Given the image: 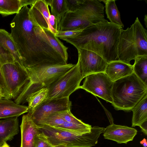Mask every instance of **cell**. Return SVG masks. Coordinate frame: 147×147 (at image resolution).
Wrapping results in <instances>:
<instances>
[{
	"label": "cell",
	"mask_w": 147,
	"mask_h": 147,
	"mask_svg": "<svg viewBox=\"0 0 147 147\" xmlns=\"http://www.w3.org/2000/svg\"><path fill=\"white\" fill-rule=\"evenodd\" d=\"M29 8L23 7L10 24V35L21 57L24 67L65 65L66 61L52 45V33L40 26L29 16Z\"/></svg>",
	"instance_id": "obj_1"
},
{
	"label": "cell",
	"mask_w": 147,
	"mask_h": 147,
	"mask_svg": "<svg viewBox=\"0 0 147 147\" xmlns=\"http://www.w3.org/2000/svg\"><path fill=\"white\" fill-rule=\"evenodd\" d=\"M122 28L110 22H100L86 28L75 37L61 39L77 49H82L94 52L109 63L119 60L118 44Z\"/></svg>",
	"instance_id": "obj_2"
},
{
	"label": "cell",
	"mask_w": 147,
	"mask_h": 147,
	"mask_svg": "<svg viewBox=\"0 0 147 147\" xmlns=\"http://www.w3.org/2000/svg\"><path fill=\"white\" fill-rule=\"evenodd\" d=\"M147 93V85L134 73L113 82L111 103L117 110L132 111Z\"/></svg>",
	"instance_id": "obj_3"
},
{
	"label": "cell",
	"mask_w": 147,
	"mask_h": 147,
	"mask_svg": "<svg viewBox=\"0 0 147 147\" xmlns=\"http://www.w3.org/2000/svg\"><path fill=\"white\" fill-rule=\"evenodd\" d=\"M118 54L119 60L129 64L138 56L147 55V30L138 17L130 28L121 29Z\"/></svg>",
	"instance_id": "obj_4"
},
{
	"label": "cell",
	"mask_w": 147,
	"mask_h": 147,
	"mask_svg": "<svg viewBox=\"0 0 147 147\" xmlns=\"http://www.w3.org/2000/svg\"><path fill=\"white\" fill-rule=\"evenodd\" d=\"M39 126V132L53 146L63 144L67 147H91L95 146L100 135L105 129L95 126L92 127L90 132L82 134L57 127Z\"/></svg>",
	"instance_id": "obj_5"
},
{
	"label": "cell",
	"mask_w": 147,
	"mask_h": 147,
	"mask_svg": "<svg viewBox=\"0 0 147 147\" xmlns=\"http://www.w3.org/2000/svg\"><path fill=\"white\" fill-rule=\"evenodd\" d=\"M83 78L78 60L77 63L73 67L47 87L48 93L45 101L55 98L69 97L72 93L79 89Z\"/></svg>",
	"instance_id": "obj_6"
},
{
	"label": "cell",
	"mask_w": 147,
	"mask_h": 147,
	"mask_svg": "<svg viewBox=\"0 0 147 147\" xmlns=\"http://www.w3.org/2000/svg\"><path fill=\"white\" fill-rule=\"evenodd\" d=\"M3 78L10 99L16 98L29 80L27 70L18 62L2 65Z\"/></svg>",
	"instance_id": "obj_7"
},
{
	"label": "cell",
	"mask_w": 147,
	"mask_h": 147,
	"mask_svg": "<svg viewBox=\"0 0 147 147\" xmlns=\"http://www.w3.org/2000/svg\"><path fill=\"white\" fill-rule=\"evenodd\" d=\"M75 65L69 63L44 65L26 69L29 77V81L41 83L47 87L67 72Z\"/></svg>",
	"instance_id": "obj_8"
},
{
	"label": "cell",
	"mask_w": 147,
	"mask_h": 147,
	"mask_svg": "<svg viewBox=\"0 0 147 147\" xmlns=\"http://www.w3.org/2000/svg\"><path fill=\"white\" fill-rule=\"evenodd\" d=\"M79 88L84 90L112 103L111 91L113 82L103 72L87 76Z\"/></svg>",
	"instance_id": "obj_9"
},
{
	"label": "cell",
	"mask_w": 147,
	"mask_h": 147,
	"mask_svg": "<svg viewBox=\"0 0 147 147\" xmlns=\"http://www.w3.org/2000/svg\"><path fill=\"white\" fill-rule=\"evenodd\" d=\"M77 49L80 68L83 78L92 74L105 72L108 63L100 56L84 49Z\"/></svg>",
	"instance_id": "obj_10"
},
{
	"label": "cell",
	"mask_w": 147,
	"mask_h": 147,
	"mask_svg": "<svg viewBox=\"0 0 147 147\" xmlns=\"http://www.w3.org/2000/svg\"><path fill=\"white\" fill-rule=\"evenodd\" d=\"M71 102L69 97L55 98L45 101L34 110L28 111L34 122L51 114L71 110Z\"/></svg>",
	"instance_id": "obj_11"
},
{
	"label": "cell",
	"mask_w": 147,
	"mask_h": 147,
	"mask_svg": "<svg viewBox=\"0 0 147 147\" xmlns=\"http://www.w3.org/2000/svg\"><path fill=\"white\" fill-rule=\"evenodd\" d=\"M137 132V130L134 128L113 123L105 128L103 136L104 138L118 144H126L133 140Z\"/></svg>",
	"instance_id": "obj_12"
},
{
	"label": "cell",
	"mask_w": 147,
	"mask_h": 147,
	"mask_svg": "<svg viewBox=\"0 0 147 147\" xmlns=\"http://www.w3.org/2000/svg\"><path fill=\"white\" fill-rule=\"evenodd\" d=\"M28 14L30 18L40 26L54 34L49 23L51 14L45 0H36L29 8Z\"/></svg>",
	"instance_id": "obj_13"
},
{
	"label": "cell",
	"mask_w": 147,
	"mask_h": 147,
	"mask_svg": "<svg viewBox=\"0 0 147 147\" xmlns=\"http://www.w3.org/2000/svg\"><path fill=\"white\" fill-rule=\"evenodd\" d=\"M20 127L21 136L20 147H35V138L39 133V126L34 122L28 113L22 116Z\"/></svg>",
	"instance_id": "obj_14"
},
{
	"label": "cell",
	"mask_w": 147,
	"mask_h": 147,
	"mask_svg": "<svg viewBox=\"0 0 147 147\" xmlns=\"http://www.w3.org/2000/svg\"><path fill=\"white\" fill-rule=\"evenodd\" d=\"M90 26L77 11H67L59 23L58 31L80 28L84 29Z\"/></svg>",
	"instance_id": "obj_15"
},
{
	"label": "cell",
	"mask_w": 147,
	"mask_h": 147,
	"mask_svg": "<svg viewBox=\"0 0 147 147\" xmlns=\"http://www.w3.org/2000/svg\"><path fill=\"white\" fill-rule=\"evenodd\" d=\"M105 73L113 82L133 73V65L119 60L108 63Z\"/></svg>",
	"instance_id": "obj_16"
},
{
	"label": "cell",
	"mask_w": 147,
	"mask_h": 147,
	"mask_svg": "<svg viewBox=\"0 0 147 147\" xmlns=\"http://www.w3.org/2000/svg\"><path fill=\"white\" fill-rule=\"evenodd\" d=\"M19 132V119L14 117L0 120V147Z\"/></svg>",
	"instance_id": "obj_17"
},
{
	"label": "cell",
	"mask_w": 147,
	"mask_h": 147,
	"mask_svg": "<svg viewBox=\"0 0 147 147\" xmlns=\"http://www.w3.org/2000/svg\"><path fill=\"white\" fill-rule=\"evenodd\" d=\"M28 111V106L18 105L10 99H0V119L18 117Z\"/></svg>",
	"instance_id": "obj_18"
},
{
	"label": "cell",
	"mask_w": 147,
	"mask_h": 147,
	"mask_svg": "<svg viewBox=\"0 0 147 147\" xmlns=\"http://www.w3.org/2000/svg\"><path fill=\"white\" fill-rule=\"evenodd\" d=\"M0 43L11 54L15 62L24 66L21 57L10 34L4 29H0Z\"/></svg>",
	"instance_id": "obj_19"
},
{
	"label": "cell",
	"mask_w": 147,
	"mask_h": 147,
	"mask_svg": "<svg viewBox=\"0 0 147 147\" xmlns=\"http://www.w3.org/2000/svg\"><path fill=\"white\" fill-rule=\"evenodd\" d=\"M132 127H140L147 121V93L132 109Z\"/></svg>",
	"instance_id": "obj_20"
},
{
	"label": "cell",
	"mask_w": 147,
	"mask_h": 147,
	"mask_svg": "<svg viewBox=\"0 0 147 147\" xmlns=\"http://www.w3.org/2000/svg\"><path fill=\"white\" fill-rule=\"evenodd\" d=\"M44 87H45L41 83L28 81L15 98L14 102L18 105L24 104L26 102V99L31 94Z\"/></svg>",
	"instance_id": "obj_21"
},
{
	"label": "cell",
	"mask_w": 147,
	"mask_h": 147,
	"mask_svg": "<svg viewBox=\"0 0 147 147\" xmlns=\"http://www.w3.org/2000/svg\"><path fill=\"white\" fill-rule=\"evenodd\" d=\"M101 1L105 4L106 13L110 22L123 28L124 25L121 20L120 13L115 3V1L106 0Z\"/></svg>",
	"instance_id": "obj_22"
},
{
	"label": "cell",
	"mask_w": 147,
	"mask_h": 147,
	"mask_svg": "<svg viewBox=\"0 0 147 147\" xmlns=\"http://www.w3.org/2000/svg\"><path fill=\"white\" fill-rule=\"evenodd\" d=\"M134 60L133 73L147 85V55L138 56Z\"/></svg>",
	"instance_id": "obj_23"
},
{
	"label": "cell",
	"mask_w": 147,
	"mask_h": 147,
	"mask_svg": "<svg viewBox=\"0 0 147 147\" xmlns=\"http://www.w3.org/2000/svg\"><path fill=\"white\" fill-rule=\"evenodd\" d=\"M48 93L47 88L44 87L31 94L26 101L28 103V111L34 110L43 102L47 98Z\"/></svg>",
	"instance_id": "obj_24"
},
{
	"label": "cell",
	"mask_w": 147,
	"mask_h": 147,
	"mask_svg": "<svg viewBox=\"0 0 147 147\" xmlns=\"http://www.w3.org/2000/svg\"><path fill=\"white\" fill-rule=\"evenodd\" d=\"M51 8V14L58 20L59 23L68 11L66 0H45Z\"/></svg>",
	"instance_id": "obj_25"
},
{
	"label": "cell",
	"mask_w": 147,
	"mask_h": 147,
	"mask_svg": "<svg viewBox=\"0 0 147 147\" xmlns=\"http://www.w3.org/2000/svg\"><path fill=\"white\" fill-rule=\"evenodd\" d=\"M22 8L20 0H0V14L2 16L16 14Z\"/></svg>",
	"instance_id": "obj_26"
},
{
	"label": "cell",
	"mask_w": 147,
	"mask_h": 147,
	"mask_svg": "<svg viewBox=\"0 0 147 147\" xmlns=\"http://www.w3.org/2000/svg\"><path fill=\"white\" fill-rule=\"evenodd\" d=\"M65 121L58 113H55L43 117L36 124L39 126H47L57 127L63 124Z\"/></svg>",
	"instance_id": "obj_27"
},
{
	"label": "cell",
	"mask_w": 147,
	"mask_h": 147,
	"mask_svg": "<svg viewBox=\"0 0 147 147\" xmlns=\"http://www.w3.org/2000/svg\"><path fill=\"white\" fill-rule=\"evenodd\" d=\"M92 127L91 125L84 123L77 124L65 121L62 124L55 127L83 134L90 132Z\"/></svg>",
	"instance_id": "obj_28"
},
{
	"label": "cell",
	"mask_w": 147,
	"mask_h": 147,
	"mask_svg": "<svg viewBox=\"0 0 147 147\" xmlns=\"http://www.w3.org/2000/svg\"><path fill=\"white\" fill-rule=\"evenodd\" d=\"M15 62L9 52L0 43V63L2 65L7 63Z\"/></svg>",
	"instance_id": "obj_29"
},
{
	"label": "cell",
	"mask_w": 147,
	"mask_h": 147,
	"mask_svg": "<svg viewBox=\"0 0 147 147\" xmlns=\"http://www.w3.org/2000/svg\"><path fill=\"white\" fill-rule=\"evenodd\" d=\"M70 110H67L57 113L65 121L77 124H81L84 123L81 120L75 117L71 113Z\"/></svg>",
	"instance_id": "obj_30"
},
{
	"label": "cell",
	"mask_w": 147,
	"mask_h": 147,
	"mask_svg": "<svg viewBox=\"0 0 147 147\" xmlns=\"http://www.w3.org/2000/svg\"><path fill=\"white\" fill-rule=\"evenodd\" d=\"M83 30L80 28L64 31H59L55 35L60 39L62 38H71L78 35Z\"/></svg>",
	"instance_id": "obj_31"
},
{
	"label": "cell",
	"mask_w": 147,
	"mask_h": 147,
	"mask_svg": "<svg viewBox=\"0 0 147 147\" xmlns=\"http://www.w3.org/2000/svg\"><path fill=\"white\" fill-rule=\"evenodd\" d=\"M51 145L39 132L36 135L35 141V147H52Z\"/></svg>",
	"instance_id": "obj_32"
},
{
	"label": "cell",
	"mask_w": 147,
	"mask_h": 147,
	"mask_svg": "<svg viewBox=\"0 0 147 147\" xmlns=\"http://www.w3.org/2000/svg\"><path fill=\"white\" fill-rule=\"evenodd\" d=\"M84 0H66L68 11H75L79 8Z\"/></svg>",
	"instance_id": "obj_33"
},
{
	"label": "cell",
	"mask_w": 147,
	"mask_h": 147,
	"mask_svg": "<svg viewBox=\"0 0 147 147\" xmlns=\"http://www.w3.org/2000/svg\"><path fill=\"white\" fill-rule=\"evenodd\" d=\"M2 65L0 63V86L3 89L5 95V99H10L2 76L1 69Z\"/></svg>",
	"instance_id": "obj_34"
},
{
	"label": "cell",
	"mask_w": 147,
	"mask_h": 147,
	"mask_svg": "<svg viewBox=\"0 0 147 147\" xmlns=\"http://www.w3.org/2000/svg\"><path fill=\"white\" fill-rule=\"evenodd\" d=\"M36 0H20V4L22 8L30 5H32L35 2Z\"/></svg>",
	"instance_id": "obj_35"
},
{
	"label": "cell",
	"mask_w": 147,
	"mask_h": 147,
	"mask_svg": "<svg viewBox=\"0 0 147 147\" xmlns=\"http://www.w3.org/2000/svg\"><path fill=\"white\" fill-rule=\"evenodd\" d=\"M140 127L141 128V131L146 136H147V121L144 122Z\"/></svg>",
	"instance_id": "obj_36"
},
{
	"label": "cell",
	"mask_w": 147,
	"mask_h": 147,
	"mask_svg": "<svg viewBox=\"0 0 147 147\" xmlns=\"http://www.w3.org/2000/svg\"><path fill=\"white\" fill-rule=\"evenodd\" d=\"M5 99V96L1 87L0 86V99Z\"/></svg>",
	"instance_id": "obj_37"
},
{
	"label": "cell",
	"mask_w": 147,
	"mask_h": 147,
	"mask_svg": "<svg viewBox=\"0 0 147 147\" xmlns=\"http://www.w3.org/2000/svg\"><path fill=\"white\" fill-rule=\"evenodd\" d=\"M140 144L142 145L144 147H147V143L146 139L144 138L140 142Z\"/></svg>",
	"instance_id": "obj_38"
},
{
	"label": "cell",
	"mask_w": 147,
	"mask_h": 147,
	"mask_svg": "<svg viewBox=\"0 0 147 147\" xmlns=\"http://www.w3.org/2000/svg\"><path fill=\"white\" fill-rule=\"evenodd\" d=\"M144 24L145 25L146 27H147V16L146 15L145 16L144 18Z\"/></svg>",
	"instance_id": "obj_39"
},
{
	"label": "cell",
	"mask_w": 147,
	"mask_h": 147,
	"mask_svg": "<svg viewBox=\"0 0 147 147\" xmlns=\"http://www.w3.org/2000/svg\"><path fill=\"white\" fill-rule=\"evenodd\" d=\"M52 147H67V146L66 145L62 144L54 146Z\"/></svg>",
	"instance_id": "obj_40"
},
{
	"label": "cell",
	"mask_w": 147,
	"mask_h": 147,
	"mask_svg": "<svg viewBox=\"0 0 147 147\" xmlns=\"http://www.w3.org/2000/svg\"><path fill=\"white\" fill-rule=\"evenodd\" d=\"M0 147H10L7 142L5 143L2 146Z\"/></svg>",
	"instance_id": "obj_41"
}]
</instances>
